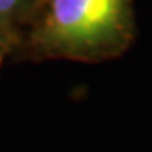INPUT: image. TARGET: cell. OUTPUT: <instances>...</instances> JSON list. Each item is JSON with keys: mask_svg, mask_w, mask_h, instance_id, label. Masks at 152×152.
<instances>
[{"mask_svg": "<svg viewBox=\"0 0 152 152\" xmlns=\"http://www.w3.org/2000/svg\"><path fill=\"white\" fill-rule=\"evenodd\" d=\"M122 7L124 0H53L51 20L63 41L90 44L113 31Z\"/></svg>", "mask_w": 152, "mask_h": 152, "instance_id": "1", "label": "cell"}, {"mask_svg": "<svg viewBox=\"0 0 152 152\" xmlns=\"http://www.w3.org/2000/svg\"><path fill=\"white\" fill-rule=\"evenodd\" d=\"M15 2L17 0H0V12H7L9 9H12Z\"/></svg>", "mask_w": 152, "mask_h": 152, "instance_id": "2", "label": "cell"}]
</instances>
